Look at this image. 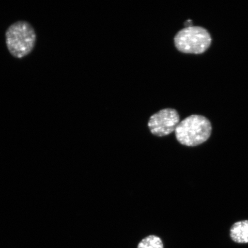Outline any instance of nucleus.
I'll list each match as a JSON object with an SVG mask.
<instances>
[{
  "label": "nucleus",
  "instance_id": "obj_2",
  "mask_svg": "<svg viewBox=\"0 0 248 248\" xmlns=\"http://www.w3.org/2000/svg\"><path fill=\"white\" fill-rule=\"evenodd\" d=\"M6 44L15 58H23L32 51L36 35L31 25L24 21H17L8 28L5 33Z\"/></svg>",
  "mask_w": 248,
  "mask_h": 248
},
{
  "label": "nucleus",
  "instance_id": "obj_5",
  "mask_svg": "<svg viewBox=\"0 0 248 248\" xmlns=\"http://www.w3.org/2000/svg\"><path fill=\"white\" fill-rule=\"evenodd\" d=\"M232 240L237 244H248V220L238 221L230 229Z\"/></svg>",
  "mask_w": 248,
  "mask_h": 248
},
{
  "label": "nucleus",
  "instance_id": "obj_1",
  "mask_svg": "<svg viewBox=\"0 0 248 248\" xmlns=\"http://www.w3.org/2000/svg\"><path fill=\"white\" fill-rule=\"evenodd\" d=\"M212 131V124L207 118L194 114L180 122L175 133L180 144L196 147L206 141Z\"/></svg>",
  "mask_w": 248,
  "mask_h": 248
},
{
  "label": "nucleus",
  "instance_id": "obj_3",
  "mask_svg": "<svg viewBox=\"0 0 248 248\" xmlns=\"http://www.w3.org/2000/svg\"><path fill=\"white\" fill-rule=\"evenodd\" d=\"M212 37L203 27H185L176 33L174 43L178 50L185 54H201L210 47Z\"/></svg>",
  "mask_w": 248,
  "mask_h": 248
},
{
  "label": "nucleus",
  "instance_id": "obj_6",
  "mask_svg": "<svg viewBox=\"0 0 248 248\" xmlns=\"http://www.w3.org/2000/svg\"><path fill=\"white\" fill-rule=\"evenodd\" d=\"M138 248H164V245L160 237L150 235L140 242Z\"/></svg>",
  "mask_w": 248,
  "mask_h": 248
},
{
  "label": "nucleus",
  "instance_id": "obj_4",
  "mask_svg": "<svg viewBox=\"0 0 248 248\" xmlns=\"http://www.w3.org/2000/svg\"><path fill=\"white\" fill-rule=\"evenodd\" d=\"M179 123L178 111L173 108H166L153 114L149 120L148 126L152 134L164 137L175 132Z\"/></svg>",
  "mask_w": 248,
  "mask_h": 248
}]
</instances>
